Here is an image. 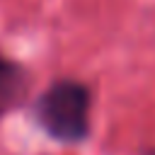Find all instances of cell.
Segmentation results:
<instances>
[{
    "label": "cell",
    "mask_w": 155,
    "mask_h": 155,
    "mask_svg": "<svg viewBox=\"0 0 155 155\" xmlns=\"http://www.w3.org/2000/svg\"><path fill=\"white\" fill-rule=\"evenodd\" d=\"M90 94L80 82L61 80L51 85L36 102V119L44 131L63 143H78L87 136Z\"/></svg>",
    "instance_id": "6da1fadb"
},
{
    "label": "cell",
    "mask_w": 155,
    "mask_h": 155,
    "mask_svg": "<svg viewBox=\"0 0 155 155\" xmlns=\"http://www.w3.org/2000/svg\"><path fill=\"white\" fill-rule=\"evenodd\" d=\"M27 94V73L5 58H0V116L15 109Z\"/></svg>",
    "instance_id": "7a4b0ae2"
},
{
    "label": "cell",
    "mask_w": 155,
    "mask_h": 155,
    "mask_svg": "<svg viewBox=\"0 0 155 155\" xmlns=\"http://www.w3.org/2000/svg\"><path fill=\"white\" fill-rule=\"evenodd\" d=\"M148 155H155V150H153V153H148Z\"/></svg>",
    "instance_id": "3957f363"
}]
</instances>
